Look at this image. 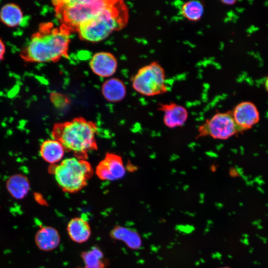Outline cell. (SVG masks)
Segmentation results:
<instances>
[{
  "label": "cell",
  "mask_w": 268,
  "mask_h": 268,
  "mask_svg": "<svg viewBox=\"0 0 268 268\" xmlns=\"http://www.w3.org/2000/svg\"><path fill=\"white\" fill-rule=\"evenodd\" d=\"M231 114L239 132L251 129L260 120L257 107L250 101H243L238 104Z\"/></svg>",
  "instance_id": "9c48e42d"
},
{
  "label": "cell",
  "mask_w": 268,
  "mask_h": 268,
  "mask_svg": "<svg viewBox=\"0 0 268 268\" xmlns=\"http://www.w3.org/2000/svg\"><path fill=\"white\" fill-rule=\"evenodd\" d=\"M158 110L163 113L164 124L170 129L183 126L189 116L185 107L175 102L159 103Z\"/></svg>",
  "instance_id": "30bf717a"
},
{
  "label": "cell",
  "mask_w": 268,
  "mask_h": 268,
  "mask_svg": "<svg viewBox=\"0 0 268 268\" xmlns=\"http://www.w3.org/2000/svg\"><path fill=\"white\" fill-rule=\"evenodd\" d=\"M135 91L146 96H153L167 92L165 71L157 62L154 61L138 69L132 79Z\"/></svg>",
  "instance_id": "8992f818"
},
{
  "label": "cell",
  "mask_w": 268,
  "mask_h": 268,
  "mask_svg": "<svg viewBox=\"0 0 268 268\" xmlns=\"http://www.w3.org/2000/svg\"><path fill=\"white\" fill-rule=\"evenodd\" d=\"M221 2L225 5H232L235 4V3L237 1V0H221Z\"/></svg>",
  "instance_id": "7402d4cb"
},
{
  "label": "cell",
  "mask_w": 268,
  "mask_h": 268,
  "mask_svg": "<svg viewBox=\"0 0 268 268\" xmlns=\"http://www.w3.org/2000/svg\"><path fill=\"white\" fill-rule=\"evenodd\" d=\"M95 173L102 180L115 181L122 178L126 169L122 157L115 153H107L97 166Z\"/></svg>",
  "instance_id": "ba28073f"
},
{
  "label": "cell",
  "mask_w": 268,
  "mask_h": 268,
  "mask_svg": "<svg viewBox=\"0 0 268 268\" xmlns=\"http://www.w3.org/2000/svg\"><path fill=\"white\" fill-rule=\"evenodd\" d=\"M21 8L14 3L4 5L0 10V19L7 26L15 27L20 24L23 19Z\"/></svg>",
  "instance_id": "ac0fdd59"
},
{
  "label": "cell",
  "mask_w": 268,
  "mask_h": 268,
  "mask_svg": "<svg viewBox=\"0 0 268 268\" xmlns=\"http://www.w3.org/2000/svg\"><path fill=\"white\" fill-rule=\"evenodd\" d=\"M101 91L105 99L111 102L122 100L127 93L124 83L117 78H111L106 80L102 85Z\"/></svg>",
  "instance_id": "9a60e30c"
},
{
  "label": "cell",
  "mask_w": 268,
  "mask_h": 268,
  "mask_svg": "<svg viewBox=\"0 0 268 268\" xmlns=\"http://www.w3.org/2000/svg\"><path fill=\"white\" fill-rule=\"evenodd\" d=\"M6 187L13 198L20 200L27 195L30 189V184L25 176L17 174L11 176L8 179Z\"/></svg>",
  "instance_id": "e0dca14e"
},
{
  "label": "cell",
  "mask_w": 268,
  "mask_h": 268,
  "mask_svg": "<svg viewBox=\"0 0 268 268\" xmlns=\"http://www.w3.org/2000/svg\"><path fill=\"white\" fill-rule=\"evenodd\" d=\"M71 30L64 24L44 23L31 37L21 56L27 62L47 63L67 58Z\"/></svg>",
  "instance_id": "6da1fadb"
},
{
  "label": "cell",
  "mask_w": 268,
  "mask_h": 268,
  "mask_svg": "<svg viewBox=\"0 0 268 268\" xmlns=\"http://www.w3.org/2000/svg\"><path fill=\"white\" fill-rule=\"evenodd\" d=\"M97 131L95 123L80 117L55 124L52 134L65 150L73 152L74 157L86 160L90 151L97 149Z\"/></svg>",
  "instance_id": "7a4b0ae2"
},
{
  "label": "cell",
  "mask_w": 268,
  "mask_h": 268,
  "mask_svg": "<svg viewBox=\"0 0 268 268\" xmlns=\"http://www.w3.org/2000/svg\"><path fill=\"white\" fill-rule=\"evenodd\" d=\"M35 242L40 250L49 252L56 249L59 246L61 237L58 231L54 227L43 226L37 231Z\"/></svg>",
  "instance_id": "7c38bea8"
},
{
  "label": "cell",
  "mask_w": 268,
  "mask_h": 268,
  "mask_svg": "<svg viewBox=\"0 0 268 268\" xmlns=\"http://www.w3.org/2000/svg\"><path fill=\"white\" fill-rule=\"evenodd\" d=\"M89 65L92 72L96 75L102 77H109L116 72L118 62L112 54L99 52L92 57Z\"/></svg>",
  "instance_id": "8fae6325"
},
{
  "label": "cell",
  "mask_w": 268,
  "mask_h": 268,
  "mask_svg": "<svg viewBox=\"0 0 268 268\" xmlns=\"http://www.w3.org/2000/svg\"><path fill=\"white\" fill-rule=\"evenodd\" d=\"M65 149L58 140L50 139L45 140L41 145L40 153L42 158L47 162L56 164L63 158Z\"/></svg>",
  "instance_id": "5bb4252c"
},
{
  "label": "cell",
  "mask_w": 268,
  "mask_h": 268,
  "mask_svg": "<svg viewBox=\"0 0 268 268\" xmlns=\"http://www.w3.org/2000/svg\"><path fill=\"white\" fill-rule=\"evenodd\" d=\"M128 18V9L123 1L110 0L103 9L81 24L76 30L81 39L98 42L123 28L127 24Z\"/></svg>",
  "instance_id": "3957f363"
},
{
  "label": "cell",
  "mask_w": 268,
  "mask_h": 268,
  "mask_svg": "<svg viewBox=\"0 0 268 268\" xmlns=\"http://www.w3.org/2000/svg\"><path fill=\"white\" fill-rule=\"evenodd\" d=\"M82 258L85 264V268H104L102 252L96 248L84 252Z\"/></svg>",
  "instance_id": "ffe728a7"
},
{
  "label": "cell",
  "mask_w": 268,
  "mask_h": 268,
  "mask_svg": "<svg viewBox=\"0 0 268 268\" xmlns=\"http://www.w3.org/2000/svg\"><path fill=\"white\" fill-rule=\"evenodd\" d=\"M64 192L75 193L85 187L93 174L92 167L86 160L66 158L49 169Z\"/></svg>",
  "instance_id": "277c9868"
},
{
  "label": "cell",
  "mask_w": 268,
  "mask_h": 268,
  "mask_svg": "<svg viewBox=\"0 0 268 268\" xmlns=\"http://www.w3.org/2000/svg\"><path fill=\"white\" fill-rule=\"evenodd\" d=\"M204 5L199 0H192L184 3L181 7L180 13L185 19L192 22H197L202 17Z\"/></svg>",
  "instance_id": "d6986e66"
},
{
  "label": "cell",
  "mask_w": 268,
  "mask_h": 268,
  "mask_svg": "<svg viewBox=\"0 0 268 268\" xmlns=\"http://www.w3.org/2000/svg\"><path fill=\"white\" fill-rule=\"evenodd\" d=\"M67 230L70 239L79 244L87 241L91 235L88 222L81 217L71 218L67 223Z\"/></svg>",
  "instance_id": "4fadbf2b"
},
{
  "label": "cell",
  "mask_w": 268,
  "mask_h": 268,
  "mask_svg": "<svg viewBox=\"0 0 268 268\" xmlns=\"http://www.w3.org/2000/svg\"><path fill=\"white\" fill-rule=\"evenodd\" d=\"M265 85L267 91L268 92V76L267 77L265 81Z\"/></svg>",
  "instance_id": "603a6c76"
},
{
  "label": "cell",
  "mask_w": 268,
  "mask_h": 268,
  "mask_svg": "<svg viewBox=\"0 0 268 268\" xmlns=\"http://www.w3.org/2000/svg\"><path fill=\"white\" fill-rule=\"evenodd\" d=\"M198 136H209L214 139L224 140L238 132L231 112H218L206 120L199 128Z\"/></svg>",
  "instance_id": "52a82bcc"
},
{
  "label": "cell",
  "mask_w": 268,
  "mask_h": 268,
  "mask_svg": "<svg viewBox=\"0 0 268 268\" xmlns=\"http://www.w3.org/2000/svg\"><path fill=\"white\" fill-rule=\"evenodd\" d=\"M110 235L113 239L123 241L132 249H138L142 244L139 234L135 230L125 227H115L111 231Z\"/></svg>",
  "instance_id": "2e32d148"
},
{
  "label": "cell",
  "mask_w": 268,
  "mask_h": 268,
  "mask_svg": "<svg viewBox=\"0 0 268 268\" xmlns=\"http://www.w3.org/2000/svg\"><path fill=\"white\" fill-rule=\"evenodd\" d=\"M110 0H67L53 1L56 16L64 24L71 29L76 28L82 23L103 9Z\"/></svg>",
  "instance_id": "5b68a950"
},
{
  "label": "cell",
  "mask_w": 268,
  "mask_h": 268,
  "mask_svg": "<svg viewBox=\"0 0 268 268\" xmlns=\"http://www.w3.org/2000/svg\"><path fill=\"white\" fill-rule=\"evenodd\" d=\"M5 52V45L2 40L0 38V61L3 59Z\"/></svg>",
  "instance_id": "44dd1931"
},
{
  "label": "cell",
  "mask_w": 268,
  "mask_h": 268,
  "mask_svg": "<svg viewBox=\"0 0 268 268\" xmlns=\"http://www.w3.org/2000/svg\"><path fill=\"white\" fill-rule=\"evenodd\" d=\"M231 268L228 267H221V268Z\"/></svg>",
  "instance_id": "cb8c5ba5"
}]
</instances>
